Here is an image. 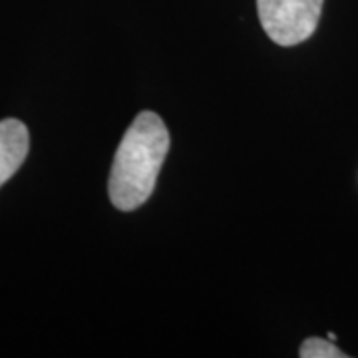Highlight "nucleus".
I'll list each match as a JSON object with an SVG mask.
<instances>
[{
	"mask_svg": "<svg viewBox=\"0 0 358 358\" xmlns=\"http://www.w3.org/2000/svg\"><path fill=\"white\" fill-rule=\"evenodd\" d=\"M322 0H257V13L267 36L279 46H296L313 36Z\"/></svg>",
	"mask_w": 358,
	"mask_h": 358,
	"instance_id": "f03ea898",
	"label": "nucleus"
},
{
	"mask_svg": "<svg viewBox=\"0 0 358 358\" xmlns=\"http://www.w3.org/2000/svg\"><path fill=\"white\" fill-rule=\"evenodd\" d=\"M299 357L301 358H346L343 350H338L331 341H324L319 336H310L307 338L301 348H299Z\"/></svg>",
	"mask_w": 358,
	"mask_h": 358,
	"instance_id": "20e7f679",
	"label": "nucleus"
},
{
	"mask_svg": "<svg viewBox=\"0 0 358 358\" xmlns=\"http://www.w3.org/2000/svg\"><path fill=\"white\" fill-rule=\"evenodd\" d=\"M169 152V131L155 112H140L117 145L108 193L120 211H134L154 193L159 169Z\"/></svg>",
	"mask_w": 358,
	"mask_h": 358,
	"instance_id": "f257e3e1",
	"label": "nucleus"
},
{
	"mask_svg": "<svg viewBox=\"0 0 358 358\" xmlns=\"http://www.w3.org/2000/svg\"><path fill=\"white\" fill-rule=\"evenodd\" d=\"M30 150L28 128L20 120H2L0 122V187L13 178L24 164Z\"/></svg>",
	"mask_w": 358,
	"mask_h": 358,
	"instance_id": "7ed1b4c3",
	"label": "nucleus"
}]
</instances>
